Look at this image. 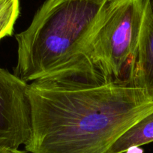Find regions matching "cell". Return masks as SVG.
Masks as SVG:
<instances>
[{"instance_id":"cell-1","label":"cell","mask_w":153,"mask_h":153,"mask_svg":"<svg viewBox=\"0 0 153 153\" xmlns=\"http://www.w3.org/2000/svg\"><path fill=\"white\" fill-rule=\"evenodd\" d=\"M32 153H107L153 110V99L126 83L45 77L28 83Z\"/></svg>"},{"instance_id":"cell-2","label":"cell","mask_w":153,"mask_h":153,"mask_svg":"<svg viewBox=\"0 0 153 153\" xmlns=\"http://www.w3.org/2000/svg\"><path fill=\"white\" fill-rule=\"evenodd\" d=\"M108 0H46L16 35L14 74L29 83L68 71Z\"/></svg>"},{"instance_id":"cell-3","label":"cell","mask_w":153,"mask_h":153,"mask_svg":"<svg viewBox=\"0 0 153 153\" xmlns=\"http://www.w3.org/2000/svg\"><path fill=\"white\" fill-rule=\"evenodd\" d=\"M145 2L108 0L76 61L65 74L58 77L131 85Z\"/></svg>"},{"instance_id":"cell-4","label":"cell","mask_w":153,"mask_h":153,"mask_svg":"<svg viewBox=\"0 0 153 153\" xmlns=\"http://www.w3.org/2000/svg\"><path fill=\"white\" fill-rule=\"evenodd\" d=\"M28 83L0 67V147L18 149L31 133Z\"/></svg>"},{"instance_id":"cell-5","label":"cell","mask_w":153,"mask_h":153,"mask_svg":"<svg viewBox=\"0 0 153 153\" xmlns=\"http://www.w3.org/2000/svg\"><path fill=\"white\" fill-rule=\"evenodd\" d=\"M131 85L153 99V0H146Z\"/></svg>"},{"instance_id":"cell-6","label":"cell","mask_w":153,"mask_h":153,"mask_svg":"<svg viewBox=\"0 0 153 153\" xmlns=\"http://www.w3.org/2000/svg\"><path fill=\"white\" fill-rule=\"evenodd\" d=\"M153 142V110L129 128L107 153H124Z\"/></svg>"},{"instance_id":"cell-7","label":"cell","mask_w":153,"mask_h":153,"mask_svg":"<svg viewBox=\"0 0 153 153\" xmlns=\"http://www.w3.org/2000/svg\"><path fill=\"white\" fill-rule=\"evenodd\" d=\"M20 14V0L0 1V39L11 35Z\"/></svg>"},{"instance_id":"cell-8","label":"cell","mask_w":153,"mask_h":153,"mask_svg":"<svg viewBox=\"0 0 153 153\" xmlns=\"http://www.w3.org/2000/svg\"><path fill=\"white\" fill-rule=\"evenodd\" d=\"M9 153H32V152H29L26 151V150L22 151V150H20L19 149H10Z\"/></svg>"},{"instance_id":"cell-9","label":"cell","mask_w":153,"mask_h":153,"mask_svg":"<svg viewBox=\"0 0 153 153\" xmlns=\"http://www.w3.org/2000/svg\"><path fill=\"white\" fill-rule=\"evenodd\" d=\"M9 149H10L0 147V153H9Z\"/></svg>"},{"instance_id":"cell-10","label":"cell","mask_w":153,"mask_h":153,"mask_svg":"<svg viewBox=\"0 0 153 153\" xmlns=\"http://www.w3.org/2000/svg\"><path fill=\"white\" fill-rule=\"evenodd\" d=\"M0 1H1V0H0Z\"/></svg>"}]
</instances>
